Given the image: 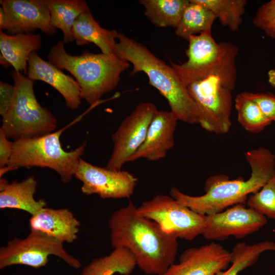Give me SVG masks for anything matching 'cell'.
I'll return each mask as SVG.
<instances>
[{"label":"cell","instance_id":"cell-1","mask_svg":"<svg viewBox=\"0 0 275 275\" xmlns=\"http://www.w3.org/2000/svg\"><path fill=\"white\" fill-rule=\"evenodd\" d=\"M108 226L113 249H128L144 273L161 275L175 263L177 238L165 232L154 221L141 215L131 202L113 213Z\"/></svg>","mask_w":275,"mask_h":275},{"label":"cell","instance_id":"cell-2","mask_svg":"<svg viewBox=\"0 0 275 275\" xmlns=\"http://www.w3.org/2000/svg\"><path fill=\"white\" fill-rule=\"evenodd\" d=\"M251 169L250 178L230 180L223 174L209 177L204 186L205 193L192 196L172 187L170 196L180 203L201 214L221 212L238 204H246L248 195L259 191L275 175V156L268 149L259 147L245 153Z\"/></svg>","mask_w":275,"mask_h":275},{"label":"cell","instance_id":"cell-3","mask_svg":"<svg viewBox=\"0 0 275 275\" xmlns=\"http://www.w3.org/2000/svg\"><path fill=\"white\" fill-rule=\"evenodd\" d=\"M115 54L133 65L132 75L143 72L150 85L167 99L171 111L178 120L199 122L197 106L175 69L155 56L143 44L118 32Z\"/></svg>","mask_w":275,"mask_h":275},{"label":"cell","instance_id":"cell-4","mask_svg":"<svg viewBox=\"0 0 275 275\" xmlns=\"http://www.w3.org/2000/svg\"><path fill=\"white\" fill-rule=\"evenodd\" d=\"M63 41L53 46L47 58L59 69L69 71L80 88V96L91 106L118 85L121 74L130 66L115 53H93L84 51L80 55L68 53Z\"/></svg>","mask_w":275,"mask_h":275},{"label":"cell","instance_id":"cell-5","mask_svg":"<svg viewBox=\"0 0 275 275\" xmlns=\"http://www.w3.org/2000/svg\"><path fill=\"white\" fill-rule=\"evenodd\" d=\"M188 41L187 61L180 64L171 63L183 83L215 75L233 90L237 80L238 48L229 42L217 43L211 31L191 36Z\"/></svg>","mask_w":275,"mask_h":275},{"label":"cell","instance_id":"cell-6","mask_svg":"<svg viewBox=\"0 0 275 275\" xmlns=\"http://www.w3.org/2000/svg\"><path fill=\"white\" fill-rule=\"evenodd\" d=\"M71 124L44 135L13 141L12 154L7 166L11 171L19 168H47L57 172L61 181L69 182L84 154L87 142L70 151L62 148L60 137Z\"/></svg>","mask_w":275,"mask_h":275},{"label":"cell","instance_id":"cell-7","mask_svg":"<svg viewBox=\"0 0 275 275\" xmlns=\"http://www.w3.org/2000/svg\"><path fill=\"white\" fill-rule=\"evenodd\" d=\"M11 75L14 81V97L10 109L2 118L1 127L6 136L15 141L53 132L57 127V119L37 101L34 80L14 69Z\"/></svg>","mask_w":275,"mask_h":275},{"label":"cell","instance_id":"cell-8","mask_svg":"<svg viewBox=\"0 0 275 275\" xmlns=\"http://www.w3.org/2000/svg\"><path fill=\"white\" fill-rule=\"evenodd\" d=\"M199 111V122L205 130L228 133L231 127L232 90L215 75L185 85Z\"/></svg>","mask_w":275,"mask_h":275},{"label":"cell","instance_id":"cell-9","mask_svg":"<svg viewBox=\"0 0 275 275\" xmlns=\"http://www.w3.org/2000/svg\"><path fill=\"white\" fill-rule=\"evenodd\" d=\"M63 244L41 232L31 230L26 237L15 238L1 248L0 269L15 265L38 269L47 264L51 255L59 257L73 268H80V261L69 254Z\"/></svg>","mask_w":275,"mask_h":275},{"label":"cell","instance_id":"cell-10","mask_svg":"<svg viewBox=\"0 0 275 275\" xmlns=\"http://www.w3.org/2000/svg\"><path fill=\"white\" fill-rule=\"evenodd\" d=\"M138 211L177 239L191 241L204 231L205 215L192 210L171 196L156 195L143 202L138 207Z\"/></svg>","mask_w":275,"mask_h":275},{"label":"cell","instance_id":"cell-11","mask_svg":"<svg viewBox=\"0 0 275 275\" xmlns=\"http://www.w3.org/2000/svg\"><path fill=\"white\" fill-rule=\"evenodd\" d=\"M155 105L149 102L138 104L121 122L112 134L114 147L105 168L121 170L143 143L149 126L158 111Z\"/></svg>","mask_w":275,"mask_h":275},{"label":"cell","instance_id":"cell-12","mask_svg":"<svg viewBox=\"0 0 275 275\" xmlns=\"http://www.w3.org/2000/svg\"><path fill=\"white\" fill-rule=\"evenodd\" d=\"M74 176L82 183V194H96L103 199L129 198L138 183V178L128 171L100 167L81 158Z\"/></svg>","mask_w":275,"mask_h":275},{"label":"cell","instance_id":"cell-13","mask_svg":"<svg viewBox=\"0 0 275 275\" xmlns=\"http://www.w3.org/2000/svg\"><path fill=\"white\" fill-rule=\"evenodd\" d=\"M1 4V30H7L10 35L32 33L36 29L47 35L57 33L46 0H4Z\"/></svg>","mask_w":275,"mask_h":275},{"label":"cell","instance_id":"cell-14","mask_svg":"<svg viewBox=\"0 0 275 275\" xmlns=\"http://www.w3.org/2000/svg\"><path fill=\"white\" fill-rule=\"evenodd\" d=\"M267 217L243 204L205 215L202 233L208 240H225L230 236L241 238L258 231L266 224Z\"/></svg>","mask_w":275,"mask_h":275},{"label":"cell","instance_id":"cell-15","mask_svg":"<svg viewBox=\"0 0 275 275\" xmlns=\"http://www.w3.org/2000/svg\"><path fill=\"white\" fill-rule=\"evenodd\" d=\"M230 261V252L212 242L185 250L179 263L172 264L161 275H214L227 269Z\"/></svg>","mask_w":275,"mask_h":275},{"label":"cell","instance_id":"cell-16","mask_svg":"<svg viewBox=\"0 0 275 275\" xmlns=\"http://www.w3.org/2000/svg\"><path fill=\"white\" fill-rule=\"evenodd\" d=\"M178 121L171 111H158L150 123L143 143L128 162L140 158L156 161L164 158L174 146V134Z\"/></svg>","mask_w":275,"mask_h":275},{"label":"cell","instance_id":"cell-17","mask_svg":"<svg viewBox=\"0 0 275 275\" xmlns=\"http://www.w3.org/2000/svg\"><path fill=\"white\" fill-rule=\"evenodd\" d=\"M27 75L31 79L44 81L57 90L70 109H76L80 105V88L76 80L43 60L36 52L29 58Z\"/></svg>","mask_w":275,"mask_h":275},{"label":"cell","instance_id":"cell-18","mask_svg":"<svg viewBox=\"0 0 275 275\" xmlns=\"http://www.w3.org/2000/svg\"><path fill=\"white\" fill-rule=\"evenodd\" d=\"M31 230L41 232L62 243L77 240L80 222L67 208L44 207L29 219Z\"/></svg>","mask_w":275,"mask_h":275},{"label":"cell","instance_id":"cell-19","mask_svg":"<svg viewBox=\"0 0 275 275\" xmlns=\"http://www.w3.org/2000/svg\"><path fill=\"white\" fill-rule=\"evenodd\" d=\"M41 47V37L39 34L8 35L1 30V64L5 68L12 66L15 70L27 74L31 54Z\"/></svg>","mask_w":275,"mask_h":275},{"label":"cell","instance_id":"cell-20","mask_svg":"<svg viewBox=\"0 0 275 275\" xmlns=\"http://www.w3.org/2000/svg\"><path fill=\"white\" fill-rule=\"evenodd\" d=\"M37 181L30 176L20 181L9 183L6 179L0 180V208L16 209L33 215L46 207L44 199L36 200Z\"/></svg>","mask_w":275,"mask_h":275},{"label":"cell","instance_id":"cell-21","mask_svg":"<svg viewBox=\"0 0 275 275\" xmlns=\"http://www.w3.org/2000/svg\"><path fill=\"white\" fill-rule=\"evenodd\" d=\"M73 36L78 46L93 43L101 53H115L118 32L102 28L94 19L90 10L82 13L75 20L72 29Z\"/></svg>","mask_w":275,"mask_h":275},{"label":"cell","instance_id":"cell-22","mask_svg":"<svg viewBox=\"0 0 275 275\" xmlns=\"http://www.w3.org/2000/svg\"><path fill=\"white\" fill-rule=\"evenodd\" d=\"M132 253L125 248H117L107 256L95 258L82 269L80 275H130L136 266Z\"/></svg>","mask_w":275,"mask_h":275},{"label":"cell","instance_id":"cell-23","mask_svg":"<svg viewBox=\"0 0 275 275\" xmlns=\"http://www.w3.org/2000/svg\"><path fill=\"white\" fill-rule=\"evenodd\" d=\"M46 3L51 23L63 32V42H73L72 27L78 16L90 10L87 3L83 0H46Z\"/></svg>","mask_w":275,"mask_h":275},{"label":"cell","instance_id":"cell-24","mask_svg":"<svg viewBox=\"0 0 275 275\" xmlns=\"http://www.w3.org/2000/svg\"><path fill=\"white\" fill-rule=\"evenodd\" d=\"M145 14L157 27L176 28L189 0H141Z\"/></svg>","mask_w":275,"mask_h":275},{"label":"cell","instance_id":"cell-25","mask_svg":"<svg viewBox=\"0 0 275 275\" xmlns=\"http://www.w3.org/2000/svg\"><path fill=\"white\" fill-rule=\"evenodd\" d=\"M216 19L213 13L195 0H189L178 26L176 35L188 41L189 38L198 33L211 31Z\"/></svg>","mask_w":275,"mask_h":275},{"label":"cell","instance_id":"cell-26","mask_svg":"<svg viewBox=\"0 0 275 275\" xmlns=\"http://www.w3.org/2000/svg\"><path fill=\"white\" fill-rule=\"evenodd\" d=\"M210 10L220 23L232 31L241 25L245 12V0H195Z\"/></svg>","mask_w":275,"mask_h":275},{"label":"cell","instance_id":"cell-27","mask_svg":"<svg viewBox=\"0 0 275 275\" xmlns=\"http://www.w3.org/2000/svg\"><path fill=\"white\" fill-rule=\"evenodd\" d=\"M238 121L246 131L257 133L263 130L272 122L263 114L258 105L245 92L239 93L235 99Z\"/></svg>","mask_w":275,"mask_h":275},{"label":"cell","instance_id":"cell-28","mask_svg":"<svg viewBox=\"0 0 275 275\" xmlns=\"http://www.w3.org/2000/svg\"><path fill=\"white\" fill-rule=\"evenodd\" d=\"M261 253L260 247L256 244L237 243L230 252L231 266L214 275H238L239 272L256 262Z\"/></svg>","mask_w":275,"mask_h":275},{"label":"cell","instance_id":"cell-29","mask_svg":"<svg viewBox=\"0 0 275 275\" xmlns=\"http://www.w3.org/2000/svg\"><path fill=\"white\" fill-rule=\"evenodd\" d=\"M246 204L259 213L275 220V175L259 191L249 196Z\"/></svg>","mask_w":275,"mask_h":275},{"label":"cell","instance_id":"cell-30","mask_svg":"<svg viewBox=\"0 0 275 275\" xmlns=\"http://www.w3.org/2000/svg\"><path fill=\"white\" fill-rule=\"evenodd\" d=\"M252 22L266 36L275 39V0L262 4L258 9Z\"/></svg>","mask_w":275,"mask_h":275},{"label":"cell","instance_id":"cell-31","mask_svg":"<svg viewBox=\"0 0 275 275\" xmlns=\"http://www.w3.org/2000/svg\"><path fill=\"white\" fill-rule=\"evenodd\" d=\"M246 96L259 106L265 116L275 122V95L270 93H255L245 92Z\"/></svg>","mask_w":275,"mask_h":275},{"label":"cell","instance_id":"cell-32","mask_svg":"<svg viewBox=\"0 0 275 275\" xmlns=\"http://www.w3.org/2000/svg\"><path fill=\"white\" fill-rule=\"evenodd\" d=\"M14 86L0 81V115L2 118L10 109L13 100Z\"/></svg>","mask_w":275,"mask_h":275},{"label":"cell","instance_id":"cell-33","mask_svg":"<svg viewBox=\"0 0 275 275\" xmlns=\"http://www.w3.org/2000/svg\"><path fill=\"white\" fill-rule=\"evenodd\" d=\"M13 142L9 140L4 131L0 128V168L7 166L12 154Z\"/></svg>","mask_w":275,"mask_h":275},{"label":"cell","instance_id":"cell-34","mask_svg":"<svg viewBox=\"0 0 275 275\" xmlns=\"http://www.w3.org/2000/svg\"><path fill=\"white\" fill-rule=\"evenodd\" d=\"M268 80L269 84L275 88V69H271L268 72Z\"/></svg>","mask_w":275,"mask_h":275}]
</instances>
